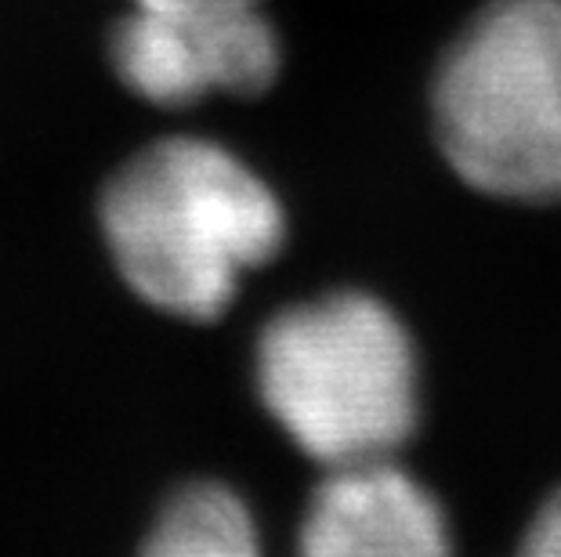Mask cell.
<instances>
[{
  "label": "cell",
  "instance_id": "1",
  "mask_svg": "<svg viewBox=\"0 0 561 557\" xmlns=\"http://www.w3.org/2000/svg\"><path fill=\"white\" fill-rule=\"evenodd\" d=\"M102 240L130 293L178 318H218L247 271L283 251L276 193L210 138H160L102 188Z\"/></svg>",
  "mask_w": 561,
  "mask_h": 557
},
{
  "label": "cell",
  "instance_id": "2",
  "mask_svg": "<svg viewBox=\"0 0 561 557\" xmlns=\"http://www.w3.org/2000/svg\"><path fill=\"white\" fill-rule=\"evenodd\" d=\"M257 391L294 445L322 467L391 460L421 417V365L388 304L369 293L283 307L257 340Z\"/></svg>",
  "mask_w": 561,
  "mask_h": 557
},
{
  "label": "cell",
  "instance_id": "3",
  "mask_svg": "<svg viewBox=\"0 0 561 557\" xmlns=\"http://www.w3.org/2000/svg\"><path fill=\"white\" fill-rule=\"evenodd\" d=\"M435 138L474 193L561 204V0H489L446 47Z\"/></svg>",
  "mask_w": 561,
  "mask_h": 557
},
{
  "label": "cell",
  "instance_id": "4",
  "mask_svg": "<svg viewBox=\"0 0 561 557\" xmlns=\"http://www.w3.org/2000/svg\"><path fill=\"white\" fill-rule=\"evenodd\" d=\"M121 84L160 109H182L207 94H254L276 84L283 44L261 8L225 19H167L130 8L110 37Z\"/></svg>",
  "mask_w": 561,
  "mask_h": 557
},
{
  "label": "cell",
  "instance_id": "5",
  "mask_svg": "<svg viewBox=\"0 0 561 557\" xmlns=\"http://www.w3.org/2000/svg\"><path fill=\"white\" fill-rule=\"evenodd\" d=\"M297 557H453L449 518L391 460L330 467L297 532Z\"/></svg>",
  "mask_w": 561,
  "mask_h": 557
},
{
  "label": "cell",
  "instance_id": "6",
  "mask_svg": "<svg viewBox=\"0 0 561 557\" xmlns=\"http://www.w3.org/2000/svg\"><path fill=\"white\" fill-rule=\"evenodd\" d=\"M138 557H265L257 521L229 485L196 481L163 503Z\"/></svg>",
  "mask_w": 561,
  "mask_h": 557
},
{
  "label": "cell",
  "instance_id": "7",
  "mask_svg": "<svg viewBox=\"0 0 561 557\" xmlns=\"http://www.w3.org/2000/svg\"><path fill=\"white\" fill-rule=\"evenodd\" d=\"M515 557H561V489L547 496V503L536 511Z\"/></svg>",
  "mask_w": 561,
  "mask_h": 557
},
{
  "label": "cell",
  "instance_id": "8",
  "mask_svg": "<svg viewBox=\"0 0 561 557\" xmlns=\"http://www.w3.org/2000/svg\"><path fill=\"white\" fill-rule=\"evenodd\" d=\"M135 8L167 19H225L261 8V0H135Z\"/></svg>",
  "mask_w": 561,
  "mask_h": 557
}]
</instances>
